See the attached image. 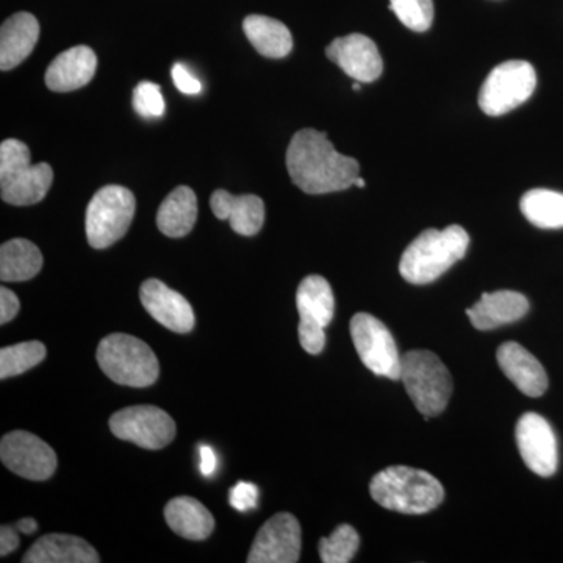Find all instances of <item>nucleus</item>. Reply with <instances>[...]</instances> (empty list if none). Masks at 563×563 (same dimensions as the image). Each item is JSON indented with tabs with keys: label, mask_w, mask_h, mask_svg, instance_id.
<instances>
[{
	"label": "nucleus",
	"mask_w": 563,
	"mask_h": 563,
	"mask_svg": "<svg viewBox=\"0 0 563 563\" xmlns=\"http://www.w3.org/2000/svg\"><path fill=\"white\" fill-rule=\"evenodd\" d=\"M287 169L292 184L307 195H328L354 185L361 172L355 158L340 154L328 133L302 129L287 150Z\"/></svg>",
	"instance_id": "1"
},
{
	"label": "nucleus",
	"mask_w": 563,
	"mask_h": 563,
	"mask_svg": "<svg viewBox=\"0 0 563 563\" xmlns=\"http://www.w3.org/2000/svg\"><path fill=\"white\" fill-rule=\"evenodd\" d=\"M468 246V233L461 225H450L443 231L428 229L404 251L399 273L409 284H431L462 261Z\"/></svg>",
	"instance_id": "2"
},
{
	"label": "nucleus",
	"mask_w": 563,
	"mask_h": 563,
	"mask_svg": "<svg viewBox=\"0 0 563 563\" xmlns=\"http://www.w3.org/2000/svg\"><path fill=\"white\" fill-rule=\"evenodd\" d=\"M369 493L384 509L406 515L431 512L444 499L443 485L437 477L410 466H388L377 473Z\"/></svg>",
	"instance_id": "3"
},
{
	"label": "nucleus",
	"mask_w": 563,
	"mask_h": 563,
	"mask_svg": "<svg viewBox=\"0 0 563 563\" xmlns=\"http://www.w3.org/2000/svg\"><path fill=\"white\" fill-rule=\"evenodd\" d=\"M54 172L47 163H32L31 150L20 140L0 144V195L11 206H35L46 198Z\"/></svg>",
	"instance_id": "4"
},
{
	"label": "nucleus",
	"mask_w": 563,
	"mask_h": 563,
	"mask_svg": "<svg viewBox=\"0 0 563 563\" xmlns=\"http://www.w3.org/2000/svg\"><path fill=\"white\" fill-rule=\"evenodd\" d=\"M99 366L113 383L128 387H150L161 374L157 355L150 344L128 333H111L98 346Z\"/></svg>",
	"instance_id": "5"
},
{
	"label": "nucleus",
	"mask_w": 563,
	"mask_h": 563,
	"mask_svg": "<svg viewBox=\"0 0 563 563\" xmlns=\"http://www.w3.org/2000/svg\"><path fill=\"white\" fill-rule=\"evenodd\" d=\"M401 383L426 418L442 413L453 395V377L431 351L415 350L402 355Z\"/></svg>",
	"instance_id": "6"
},
{
	"label": "nucleus",
	"mask_w": 563,
	"mask_h": 563,
	"mask_svg": "<svg viewBox=\"0 0 563 563\" xmlns=\"http://www.w3.org/2000/svg\"><path fill=\"white\" fill-rule=\"evenodd\" d=\"M135 207L133 192L120 185H107L96 192L85 217V231L90 246L106 250L120 242L131 228Z\"/></svg>",
	"instance_id": "7"
},
{
	"label": "nucleus",
	"mask_w": 563,
	"mask_h": 563,
	"mask_svg": "<svg viewBox=\"0 0 563 563\" xmlns=\"http://www.w3.org/2000/svg\"><path fill=\"white\" fill-rule=\"evenodd\" d=\"M537 74L531 63L504 62L488 74L479 92V107L488 117H501L533 95Z\"/></svg>",
	"instance_id": "8"
},
{
	"label": "nucleus",
	"mask_w": 563,
	"mask_h": 563,
	"mask_svg": "<svg viewBox=\"0 0 563 563\" xmlns=\"http://www.w3.org/2000/svg\"><path fill=\"white\" fill-rule=\"evenodd\" d=\"M351 336L363 365L377 376L401 380L402 355L383 321L369 313H357L351 320Z\"/></svg>",
	"instance_id": "9"
},
{
	"label": "nucleus",
	"mask_w": 563,
	"mask_h": 563,
	"mask_svg": "<svg viewBox=\"0 0 563 563\" xmlns=\"http://www.w3.org/2000/svg\"><path fill=\"white\" fill-rule=\"evenodd\" d=\"M299 318V342L309 354H321L325 346L324 329L335 312V298L329 282L321 276H307L296 292Z\"/></svg>",
	"instance_id": "10"
},
{
	"label": "nucleus",
	"mask_w": 563,
	"mask_h": 563,
	"mask_svg": "<svg viewBox=\"0 0 563 563\" xmlns=\"http://www.w3.org/2000/svg\"><path fill=\"white\" fill-rule=\"evenodd\" d=\"M114 437L144 450H162L176 437V422L155 406L125 407L110 418Z\"/></svg>",
	"instance_id": "11"
},
{
	"label": "nucleus",
	"mask_w": 563,
	"mask_h": 563,
	"mask_svg": "<svg viewBox=\"0 0 563 563\" xmlns=\"http://www.w3.org/2000/svg\"><path fill=\"white\" fill-rule=\"evenodd\" d=\"M0 459L10 472L31 481L49 479L58 465L57 454L49 444L25 431L3 435Z\"/></svg>",
	"instance_id": "12"
},
{
	"label": "nucleus",
	"mask_w": 563,
	"mask_h": 563,
	"mask_svg": "<svg viewBox=\"0 0 563 563\" xmlns=\"http://www.w3.org/2000/svg\"><path fill=\"white\" fill-rule=\"evenodd\" d=\"M302 533L298 518L277 514L262 526L247 555L250 563H296L301 555Z\"/></svg>",
	"instance_id": "13"
},
{
	"label": "nucleus",
	"mask_w": 563,
	"mask_h": 563,
	"mask_svg": "<svg viewBox=\"0 0 563 563\" xmlns=\"http://www.w3.org/2000/svg\"><path fill=\"white\" fill-rule=\"evenodd\" d=\"M518 451L528 468L542 477L558 472V439L550 422L542 415L528 412L520 418L515 429Z\"/></svg>",
	"instance_id": "14"
},
{
	"label": "nucleus",
	"mask_w": 563,
	"mask_h": 563,
	"mask_svg": "<svg viewBox=\"0 0 563 563\" xmlns=\"http://www.w3.org/2000/svg\"><path fill=\"white\" fill-rule=\"evenodd\" d=\"M325 55L347 76L361 84L379 79L384 70L383 57L376 43L361 33L333 40L325 49Z\"/></svg>",
	"instance_id": "15"
},
{
	"label": "nucleus",
	"mask_w": 563,
	"mask_h": 563,
	"mask_svg": "<svg viewBox=\"0 0 563 563\" xmlns=\"http://www.w3.org/2000/svg\"><path fill=\"white\" fill-rule=\"evenodd\" d=\"M140 299L146 312L169 331L187 333L195 328L191 303L162 280L144 282L141 285Z\"/></svg>",
	"instance_id": "16"
},
{
	"label": "nucleus",
	"mask_w": 563,
	"mask_h": 563,
	"mask_svg": "<svg viewBox=\"0 0 563 563\" xmlns=\"http://www.w3.org/2000/svg\"><path fill=\"white\" fill-rule=\"evenodd\" d=\"M496 358L507 379L512 380L515 387L526 396L539 398L548 390V376L542 363L521 344L503 343L496 352Z\"/></svg>",
	"instance_id": "17"
},
{
	"label": "nucleus",
	"mask_w": 563,
	"mask_h": 563,
	"mask_svg": "<svg viewBox=\"0 0 563 563\" xmlns=\"http://www.w3.org/2000/svg\"><path fill=\"white\" fill-rule=\"evenodd\" d=\"M529 312V301L518 291L501 290L484 292L473 307L466 310L470 321L477 331H492L521 320Z\"/></svg>",
	"instance_id": "18"
},
{
	"label": "nucleus",
	"mask_w": 563,
	"mask_h": 563,
	"mask_svg": "<svg viewBox=\"0 0 563 563\" xmlns=\"http://www.w3.org/2000/svg\"><path fill=\"white\" fill-rule=\"evenodd\" d=\"M98 69V57L88 46L63 52L46 70V85L52 91L69 92L90 84Z\"/></svg>",
	"instance_id": "19"
},
{
	"label": "nucleus",
	"mask_w": 563,
	"mask_h": 563,
	"mask_svg": "<svg viewBox=\"0 0 563 563\" xmlns=\"http://www.w3.org/2000/svg\"><path fill=\"white\" fill-rule=\"evenodd\" d=\"M211 211L221 221L231 222L239 235H257L265 222V203L255 195L233 196L225 190L211 195Z\"/></svg>",
	"instance_id": "20"
},
{
	"label": "nucleus",
	"mask_w": 563,
	"mask_h": 563,
	"mask_svg": "<svg viewBox=\"0 0 563 563\" xmlns=\"http://www.w3.org/2000/svg\"><path fill=\"white\" fill-rule=\"evenodd\" d=\"M40 38V24L31 13L13 14L0 29V69L10 70L20 66Z\"/></svg>",
	"instance_id": "21"
},
{
	"label": "nucleus",
	"mask_w": 563,
	"mask_h": 563,
	"mask_svg": "<svg viewBox=\"0 0 563 563\" xmlns=\"http://www.w3.org/2000/svg\"><path fill=\"white\" fill-rule=\"evenodd\" d=\"M24 563H98V551L87 540L66 533H49L36 540L22 558Z\"/></svg>",
	"instance_id": "22"
},
{
	"label": "nucleus",
	"mask_w": 563,
	"mask_h": 563,
	"mask_svg": "<svg viewBox=\"0 0 563 563\" xmlns=\"http://www.w3.org/2000/svg\"><path fill=\"white\" fill-rule=\"evenodd\" d=\"M165 518L166 523L177 536L195 542L209 539L214 529L213 515L203 504L190 496H179L166 504Z\"/></svg>",
	"instance_id": "23"
},
{
	"label": "nucleus",
	"mask_w": 563,
	"mask_h": 563,
	"mask_svg": "<svg viewBox=\"0 0 563 563\" xmlns=\"http://www.w3.org/2000/svg\"><path fill=\"white\" fill-rule=\"evenodd\" d=\"M198 220V198L190 187H177L166 196L157 213V225L172 239L188 235Z\"/></svg>",
	"instance_id": "24"
},
{
	"label": "nucleus",
	"mask_w": 563,
	"mask_h": 563,
	"mask_svg": "<svg viewBox=\"0 0 563 563\" xmlns=\"http://www.w3.org/2000/svg\"><path fill=\"white\" fill-rule=\"evenodd\" d=\"M243 31L263 57L284 58L292 49L291 32L284 22L273 18L251 14L243 22Z\"/></svg>",
	"instance_id": "25"
},
{
	"label": "nucleus",
	"mask_w": 563,
	"mask_h": 563,
	"mask_svg": "<svg viewBox=\"0 0 563 563\" xmlns=\"http://www.w3.org/2000/svg\"><path fill=\"white\" fill-rule=\"evenodd\" d=\"M43 268V254L36 244L14 239L0 247V279L3 282L31 280Z\"/></svg>",
	"instance_id": "26"
},
{
	"label": "nucleus",
	"mask_w": 563,
	"mask_h": 563,
	"mask_svg": "<svg viewBox=\"0 0 563 563\" xmlns=\"http://www.w3.org/2000/svg\"><path fill=\"white\" fill-rule=\"evenodd\" d=\"M526 220L540 229H563V195L553 190H529L521 198Z\"/></svg>",
	"instance_id": "27"
},
{
	"label": "nucleus",
	"mask_w": 563,
	"mask_h": 563,
	"mask_svg": "<svg viewBox=\"0 0 563 563\" xmlns=\"http://www.w3.org/2000/svg\"><path fill=\"white\" fill-rule=\"evenodd\" d=\"M46 346L40 342H24L0 350V379L10 377L35 368L46 358Z\"/></svg>",
	"instance_id": "28"
},
{
	"label": "nucleus",
	"mask_w": 563,
	"mask_h": 563,
	"mask_svg": "<svg viewBox=\"0 0 563 563\" xmlns=\"http://www.w3.org/2000/svg\"><path fill=\"white\" fill-rule=\"evenodd\" d=\"M361 537L350 525H340L329 537L320 540L321 562L324 563H347L357 553Z\"/></svg>",
	"instance_id": "29"
},
{
	"label": "nucleus",
	"mask_w": 563,
	"mask_h": 563,
	"mask_svg": "<svg viewBox=\"0 0 563 563\" xmlns=\"http://www.w3.org/2000/svg\"><path fill=\"white\" fill-rule=\"evenodd\" d=\"M390 10L406 27L426 32L433 22V0H390Z\"/></svg>",
	"instance_id": "30"
},
{
	"label": "nucleus",
	"mask_w": 563,
	"mask_h": 563,
	"mask_svg": "<svg viewBox=\"0 0 563 563\" xmlns=\"http://www.w3.org/2000/svg\"><path fill=\"white\" fill-rule=\"evenodd\" d=\"M133 109L143 118H161L166 110L161 85L141 81L133 91Z\"/></svg>",
	"instance_id": "31"
},
{
	"label": "nucleus",
	"mask_w": 563,
	"mask_h": 563,
	"mask_svg": "<svg viewBox=\"0 0 563 563\" xmlns=\"http://www.w3.org/2000/svg\"><path fill=\"white\" fill-rule=\"evenodd\" d=\"M229 503L239 512H247V510L255 509L258 504L257 485L251 483L236 484L232 488L231 495H229Z\"/></svg>",
	"instance_id": "32"
},
{
	"label": "nucleus",
	"mask_w": 563,
	"mask_h": 563,
	"mask_svg": "<svg viewBox=\"0 0 563 563\" xmlns=\"http://www.w3.org/2000/svg\"><path fill=\"white\" fill-rule=\"evenodd\" d=\"M172 76L177 90L184 92V95H199L202 91L201 81L196 79L190 70L180 65V63L173 66Z\"/></svg>",
	"instance_id": "33"
},
{
	"label": "nucleus",
	"mask_w": 563,
	"mask_h": 563,
	"mask_svg": "<svg viewBox=\"0 0 563 563\" xmlns=\"http://www.w3.org/2000/svg\"><path fill=\"white\" fill-rule=\"evenodd\" d=\"M21 302L18 296L7 287L0 288V324H7L20 313Z\"/></svg>",
	"instance_id": "34"
},
{
	"label": "nucleus",
	"mask_w": 563,
	"mask_h": 563,
	"mask_svg": "<svg viewBox=\"0 0 563 563\" xmlns=\"http://www.w3.org/2000/svg\"><path fill=\"white\" fill-rule=\"evenodd\" d=\"M20 543L16 526L13 528V526L3 525L0 529V555L5 558V555L14 553L20 548Z\"/></svg>",
	"instance_id": "35"
},
{
	"label": "nucleus",
	"mask_w": 563,
	"mask_h": 563,
	"mask_svg": "<svg viewBox=\"0 0 563 563\" xmlns=\"http://www.w3.org/2000/svg\"><path fill=\"white\" fill-rule=\"evenodd\" d=\"M199 457H201V473L203 476H213V473L217 472L218 459L209 444H202V446L199 448Z\"/></svg>",
	"instance_id": "36"
},
{
	"label": "nucleus",
	"mask_w": 563,
	"mask_h": 563,
	"mask_svg": "<svg viewBox=\"0 0 563 563\" xmlns=\"http://www.w3.org/2000/svg\"><path fill=\"white\" fill-rule=\"evenodd\" d=\"M18 531L25 533V536H31V533L36 532L38 529V525L33 518H22V520L16 523Z\"/></svg>",
	"instance_id": "37"
},
{
	"label": "nucleus",
	"mask_w": 563,
	"mask_h": 563,
	"mask_svg": "<svg viewBox=\"0 0 563 563\" xmlns=\"http://www.w3.org/2000/svg\"><path fill=\"white\" fill-rule=\"evenodd\" d=\"M354 185H357V187H361V188H365V180L362 179V177H357V179H355L354 181Z\"/></svg>",
	"instance_id": "38"
},
{
	"label": "nucleus",
	"mask_w": 563,
	"mask_h": 563,
	"mask_svg": "<svg viewBox=\"0 0 563 563\" xmlns=\"http://www.w3.org/2000/svg\"><path fill=\"white\" fill-rule=\"evenodd\" d=\"M361 87H362L361 81L355 80L354 84H352V90H354V91L361 90Z\"/></svg>",
	"instance_id": "39"
}]
</instances>
